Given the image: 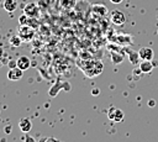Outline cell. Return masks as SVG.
<instances>
[{"label": "cell", "instance_id": "6da1fadb", "mask_svg": "<svg viewBox=\"0 0 158 142\" xmlns=\"http://www.w3.org/2000/svg\"><path fill=\"white\" fill-rule=\"evenodd\" d=\"M17 35L21 37L22 42H30L33 38L35 31H33V27H31L30 25H21Z\"/></svg>", "mask_w": 158, "mask_h": 142}, {"label": "cell", "instance_id": "7a4b0ae2", "mask_svg": "<svg viewBox=\"0 0 158 142\" xmlns=\"http://www.w3.org/2000/svg\"><path fill=\"white\" fill-rule=\"evenodd\" d=\"M111 22L116 26H122L126 22V16L121 10H112L110 14Z\"/></svg>", "mask_w": 158, "mask_h": 142}, {"label": "cell", "instance_id": "3957f363", "mask_svg": "<svg viewBox=\"0 0 158 142\" xmlns=\"http://www.w3.org/2000/svg\"><path fill=\"white\" fill-rule=\"evenodd\" d=\"M107 117H109L110 120L115 121V122H121V121H123L125 114H123V111H122L121 109L112 106V107H110L109 111H107Z\"/></svg>", "mask_w": 158, "mask_h": 142}, {"label": "cell", "instance_id": "277c9868", "mask_svg": "<svg viewBox=\"0 0 158 142\" xmlns=\"http://www.w3.org/2000/svg\"><path fill=\"white\" fill-rule=\"evenodd\" d=\"M111 41L120 44V46H128V44H132L133 37L131 35H116L112 37Z\"/></svg>", "mask_w": 158, "mask_h": 142}, {"label": "cell", "instance_id": "5b68a950", "mask_svg": "<svg viewBox=\"0 0 158 142\" xmlns=\"http://www.w3.org/2000/svg\"><path fill=\"white\" fill-rule=\"evenodd\" d=\"M23 14L28 17H37L38 16V6L35 2H28L23 7Z\"/></svg>", "mask_w": 158, "mask_h": 142}, {"label": "cell", "instance_id": "8992f818", "mask_svg": "<svg viewBox=\"0 0 158 142\" xmlns=\"http://www.w3.org/2000/svg\"><path fill=\"white\" fill-rule=\"evenodd\" d=\"M138 54H139L141 61H152L153 57H154V52L149 47H142V48H139Z\"/></svg>", "mask_w": 158, "mask_h": 142}, {"label": "cell", "instance_id": "52a82bcc", "mask_svg": "<svg viewBox=\"0 0 158 142\" xmlns=\"http://www.w3.org/2000/svg\"><path fill=\"white\" fill-rule=\"evenodd\" d=\"M23 75V70L20 69L19 67L15 68H10L7 72V79L9 80H20Z\"/></svg>", "mask_w": 158, "mask_h": 142}, {"label": "cell", "instance_id": "ba28073f", "mask_svg": "<svg viewBox=\"0 0 158 142\" xmlns=\"http://www.w3.org/2000/svg\"><path fill=\"white\" fill-rule=\"evenodd\" d=\"M16 62H17V67L20 69H22L23 72L30 69V67H31V61H30V58L27 56H20L16 59Z\"/></svg>", "mask_w": 158, "mask_h": 142}, {"label": "cell", "instance_id": "9c48e42d", "mask_svg": "<svg viewBox=\"0 0 158 142\" xmlns=\"http://www.w3.org/2000/svg\"><path fill=\"white\" fill-rule=\"evenodd\" d=\"M19 128H20V131H22V132H25V133L30 132L31 128H32V121H31L28 117L21 119V120L19 121Z\"/></svg>", "mask_w": 158, "mask_h": 142}, {"label": "cell", "instance_id": "30bf717a", "mask_svg": "<svg viewBox=\"0 0 158 142\" xmlns=\"http://www.w3.org/2000/svg\"><path fill=\"white\" fill-rule=\"evenodd\" d=\"M91 11L93 14L98 15V16H105L107 14V7L105 5H100V4H94L91 6Z\"/></svg>", "mask_w": 158, "mask_h": 142}, {"label": "cell", "instance_id": "8fae6325", "mask_svg": "<svg viewBox=\"0 0 158 142\" xmlns=\"http://www.w3.org/2000/svg\"><path fill=\"white\" fill-rule=\"evenodd\" d=\"M138 68L141 69L142 73H151V72L153 70L152 61H142V62H139Z\"/></svg>", "mask_w": 158, "mask_h": 142}, {"label": "cell", "instance_id": "7c38bea8", "mask_svg": "<svg viewBox=\"0 0 158 142\" xmlns=\"http://www.w3.org/2000/svg\"><path fill=\"white\" fill-rule=\"evenodd\" d=\"M4 9L7 12H14L17 9V1L16 0H5L4 1Z\"/></svg>", "mask_w": 158, "mask_h": 142}, {"label": "cell", "instance_id": "4fadbf2b", "mask_svg": "<svg viewBox=\"0 0 158 142\" xmlns=\"http://www.w3.org/2000/svg\"><path fill=\"white\" fill-rule=\"evenodd\" d=\"M9 43H10V46H11V47H20V46H21V43H22V40H21V37H20L19 35H15V36L10 37Z\"/></svg>", "mask_w": 158, "mask_h": 142}, {"label": "cell", "instance_id": "5bb4252c", "mask_svg": "<svg viewBox=\"0 0 158 142\" xmlns=\"http://www.w3.org/2000/svg\"><path fill=\"white\" fill-rule=\"evenodd\" d=\"M128 59H130V62L132 63V64H139V62H141V58H139V54H138V52H135V51H131L130 52V54H128Z\"/></svg>", "mask_w": 158, "mask_h": 142}, {"label": "cell", "instance_id": "9a60e30c", "mask_svg": "<svg viewBox=\"0 0 158 142\" xmlns=\"http://www.w3.org/2000/svg\"><path fill=\"white\" fill-rule=\"evenodd\" d=\"M111 57H112V62L115 64H117V63H120V62L123 61V54L121 52H112L111 53Z\"/></svg>", "mask_w": 158, "mask_h": 142}, {"label": "cell", "instance_id": "2e32d148", "mask_svg": "<svg viewBox=\"0 0 158 142\" xmlns=\"http://www.w3.org/2000/svg\"><path fill=\"white\" fill-rule=\"evenodd\" d=\"M75 2H77V0H62L60 1L62 6L63 7H67V9H72L75 5Z\"/></svg>", "mask_w": 158, "mask_h": 142}, {"label": "cell", "instance_id": "e0dca14e", "mask_svg": "<svg viewBox=\"0 0 158 142\" xmlns=\"http://www.w3.org/2000/svg\"><path fill=\"white\" fill-rule=\"evenodd\" d=\"M25 142H36V140H35V137H32V136H30V135H27L26 137H25V140H23Z\"/></svg>", "mask_w": 158, "mask_h": 142}, {"label": "cell", "instance_id": "ac0fdd59", "mask_svg": "<svg viewBox=\"0 0 158 142\" xmlns=\"http://www.w3.org/2000/svg\"><path fill=\"white\" fill-rule=\"evenodd\" d=\"M44 142H59L56 137H47L46 140H44Z\"/></svg>", "mask_w": 158, "mask_h": 142}, {"label": "cell", "instance_id": "d6986e66", "mask_svg": "<svg viewBox=\"0 0 158 142\" xmlns=\"http://www.w3.org/2000/svg\"><path fill=\"white\" fill-rule=\"evenodd\" d=\"M17 67V62L16 61H10L9 62V68H15Z\"/></svg>", "mask_w": 158, "mask_h": 142}, {"label": "cell", "instance_id": "ffe728a7", "mask_svg": "<svg viewBox=\"0 0 158 142\" xmlns=\"http://www.w3.org/2000/svg\"><path fill=\"white\" fill-rule=\"evenodd\" d=\"M110 1H111L112 4H121L123 0H110Z\"/></svg>", "mask_w": 158, "mask_h": 142}, {"label": "cell", "instance_id": "44dd1931", "mask_svg": "<svg viewBox=\"0 0 158 142\" xmlns=\"http://www.w3.org/2000/svg\"><path fill=\"white\" fill-rule=\"evenodd\" d=\"M148 105H149V106H154V105H156V101H154V100H149V101H148Z\"/></svg>", "mask_w": 158, "mask_h": 142}, {"label": "cell", "instance_id": "7402d4cb", "mask_svg": "<svg viewBox=\"0 0 158 142\" xmlns=\"http://www.w3.org/2000/svg\"><path fill=\"white\" fill-rule=\"evenodd\" d=\"M10 127H11V126H6V128H5V132H6V133H10V131H11Z\"/></svg>", "mask_w": 158, "mask_h": 142}, {"label": "cell", "instance_id": "603a6c76", "mask_svg": "<svg viewBox=\"0 0 158 142\" xmlns=\"http://www.w3.org/2000/svg\"><path fill=\"white\" fill-rule=\"evenodd\" d=\"M98 93H99V90H98V89H94V90H93V94H98Z\"/></svg>", "mask_w": 158, "mask_h": 142}, {"label": "cell", "instance_id": "cb8c5ba5", "mask_svg": "<svg viewBox=\"0 0 158 142\" xmlns=\"http://www.w3.org/2000/svg\"><path fill=\"white\" fill-rule=\"evenodd\" d=\"M1 56H2V49L0 48V57H1Z\"/></svg>", "mask_w": 158, "mask_h": 142}]
</instances>
